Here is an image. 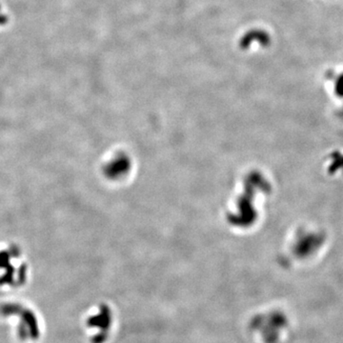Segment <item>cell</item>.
Segmentation results:
<instances>
[{"mask_svg":"<svg viewBox=\"0 0 343 343\" xmlns=\"http://www.w3.org/2000/svg\"><path fill=\"white\" fill-rule=\"evenodd\" d=\"M284 320L280 314H272L267 317L259 316L254 318L252 328L262 331V338L266 343H273L277 341L278 331L283 326Z\"/></svg>","mask_w":343,"mask_h":343,"instance_id":"obj_3","label":"cell"},{"mask_svg":"<svg viewBox=\"0 0 343 343\" xmlns=\"http://www.w3.org/2000/svg\"><path fill=\"white\" fill-rule=\"evenodd\" d=\"M112 321V312L106 305H101L98 313L89 317L88 326L90 327V329H94L96 331L93 338V343H103L106 341L111 329Z\"/></svg>","mask_w":343,"mask_h":343,"instance_id":"obj_2","label":"cell"},{"mask_svg":"<svg viewBox=\"0 0 343 343\" xmlns=\"http://www.w3.org/2000/svg\"><path fill=\"white\" fill-rule=\"evenodd\" d=\"M27 263L16 242H0V286L22 284L27 278Z\"/></svg>","mask_w":343,"mask_h":343,"instance_id":"obj_1","label":"cell"}]
</instances>
